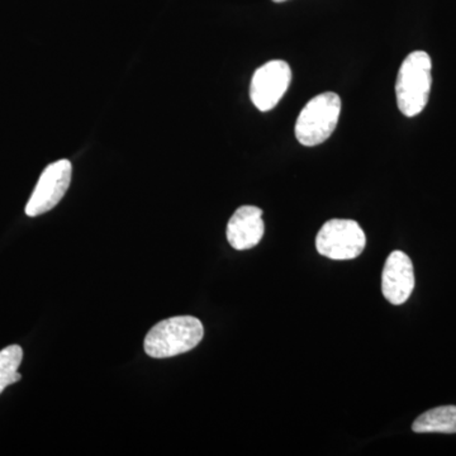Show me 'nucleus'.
I'll use <instances>...</instances> for the list:
<instances>
[{
  "instance_id": "f257e3e1",
  "label": "nucleus",
  "mask_w": 456,
  "mask_h": 456,
  "mask_svg": "<svg viewBox=\"0 0 456 456\" xmlns=\"http://www.w3.org/2000/svg\"><path fill=\"white\" fill-rule=\"evenodd\" d=\"M202 322L196 317L167 318L150 330L143 342L145 353L154 359H167L193 350L203 340Z\"/></svg>"
},
{
  "instance_id": "f03ea898",
  "label": "nucleus",
  "mask_w": 456,
  "mask_h": 456,
  "mask_svg": "<svg viewBox=\"0 0 456 456\" xmlns=\"http://www.w3.org/2000/svg\"><path fill=\"white\" fill-rule=\"evenodd\" d=\"M431 57L425 51H413L402 62L395 83L399 110L415 117L425 110L432 84Z\"/></svg>"
},
{
  "instance_id": "7ed1b4c3",
  "label": "nucleus",
  "mask_w": 456,
  "mask_h": 456,
  "mask_svg": "<svg viewBox=\"0 0 456 456\" xmlns=\"http://www.w3.org/2000/svg\"><path fill=\"white\" fill-rule=\"evenodd\" d=\"M341 113V99L327 92L311 99L299 113L296 137L303 146L314 147L325 142L336 130Z\"/></svg>"
},
{
  "instance_id": "20e7f679",
  "label": "nucleus",
  "mask_w": 456,
  "mask_h": 456,
  "mask_svg": "<svg viewBox=\"0 0 456 456\" xmlns=\"http://www.w3.org/2000/svg\"><path fill=\"white\" fill-rule=\"evenodd\" d=\"M367 246V236L356 221L330 220L321 227L316 239L318 253L332 260L358 257Z\"/></svg>"
},
{
  "instance_id": "39448f33",
  "label": "nucleus",
  "mask_w": 456,
  "mask_h": 456,
  "mask_svg": "<svg viewBox=\"0 0 456 456\" xmlns=\"http://www.w3.org/2000/svg\"><path fill=\"white\" fill-rule=\"evenodd\" d=\"M73 165L69 160L50 164L38 179L26 206L28 217H37L55 208L70 187Z\"/></svg>"
},
{
  "instance_id": "423d86ee",
  "label": "nucleus",
  "mask_w": 456,
  "mask_h": 456,
  "mask_svg": "<svg viewBox=\"0 0 456 456\" xmlns=\"http://www.w3.org/2000/svg\"><path fill=\"white\" fill-rule=\"evenodd\" d=\"M292 82V70L283 60H273L255 71L250 86L251 102L260 112L277 107Z\"/></svg>"
},
{
  "instance_id": "0eeeda50",
  "label": "nucleus",
  "mask_w": 456,
  "mask_h": 456,
  "mask_svg": "<svg viewBox=\"0 0 456 456\" xmlns=\"http://www.w3.org/2000/svg\"><path fill=\"white\" fill-rule=\"evenodd\" d=\"M415 289V272L408 255L393 251L384 264L382 292L392 305H403Z\"/></svg>"
},
{
  "instance_id": "6e6552de",
  "label": "nucleus",
  "mask_w": 456,
  "mask_h": 456,
  "mask_svg": "<svg viewBox=\"0 0 456 456\" xmlns=\"http://www.w3.org/2000/svg\"><path fill=\"white\" fill-rule=\"evenodd\" d=\"M264 232L265 224L259 207H240L228 221L227 240L235 250L255 248L263 239Z\"/></svg>"
},
{
  "instance_id": "1a4fd4ad",
  "label": "nucleus",
  "mask_w": 456,
  "mask_h": 456,
  "mask_svg": "<svg viewBox=\"0 0 456 456\" xmlns=\"http://www.w3.org/2000/svg\"><path fill=\"white\" fill-rule=\"evenodd\" d=\"M417 434H456V406H443L426 411L413 422Z\"/></svg>"
},
{
  "instance_id": "9d476101",
  "label": "nucleus",
  "mask_w": 456,
  "mask_h": 456,
  "mask_svg": "<svg viewBox=\"0 0 456 456\" xmlns=\"http://www.w3.org/2000/svg\"><path fill=\"white\" fill-rule=\"evenodd\" d=\"M22 359L23 350L18 345H11L0 351V395L7 387L22 379V375L18 373Z\"/></svg>"
},
{
  "instance_id": "9b49d317",
  "label": "nucleus",
  "mask_w": 456,
  "mask_h": 456,
  "mask_svg": "<svg viewBox=\"0 0 456 456\" xmlns=\"http://www.w3.org/2000/svg\"><path fill=\"white\" fill-rule=\"evenodd\" d=\"M273 2H275V3H283V2H285V0H273Z\"/></svg>"
}]
</instances>
